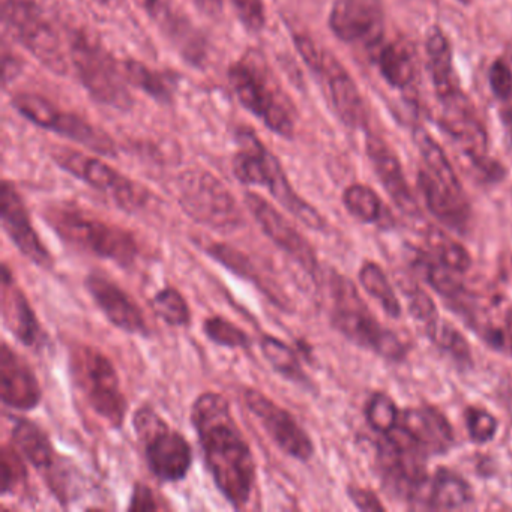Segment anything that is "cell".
<instances>
[{
    "mask_svg": "<svg viewBox=\"0 0 512 512\" xmlns=\"http://www.w3.org/2000/svg\"><path fill=\"white\" fill-rule=\"evenodd\" d=\"M191 424L215 487L233 508H245L256 485V461L230 401L218 392H203L191 407Z\"/></svg>",
    "mask_w": 512,
    "mask_h": 512,
    "instance_id": "obj_1",
    "label": "cell"
},
{
    "mask_svg": "<svg viewBox=\"0 0 512 512\" xmlns=\"http://www.w3.org/2000/svg\"><path fill=\"white\" fill-rule=\"evenodd\" d=\"M229 82L242 107L253 113L268 130L293 139L296 109L277 74L257 50H248L229 68Z\"/></svg>",
    "mask_w": 512,
    "mask_h": 512,
    "instance_id": "obj_2",
    "label": "cell"
},
{
    "mask_svg": "<svg viewBox=\"0 0 512 512\" xmlns=\"http://www.w3.org/2000/svg\"><path fill=\"white\" fill-rule=\"evenodd\" d=\"M238 151L233 157V175L241 184L263 187L271 196L301 221L308 229L325 230L326 220L313 205L302 199L289 182L278 158L260 142L250 128H241L236 134Z\"/></svg>",
    "mask_w": 512,
    "mask_h": 512,
    "instance_id": "obj_3",
    "label": "cell"
},
{
    "mask_svg": "<svg viewBox=\"0 0 512 512\" xmlns=\"http://www.w3.org/2000/svg\"><path fill=\"white\" fill-rule=\"evenodd\" d=\"M44 218L67 244L100 259L112 260L122 268L133 266L139 256V245L133 233L77 206H50Z\"/></svg>",
    "mask_w": 512,
    "mask_h": 512,
    "instance_id": "obj_4",
    "label": "cell"
},
{
    "mask_svg": "<svg viewBox=\"0 0 512 512\" xmlns=\"http://www.w3.org/2000/svg\"><path fill=\"white\" fill-rule=\"evenodd\" d=\"M331 325L356 346L371 350L389 361L406 356L403 341L394 332L380 325L356 290L355 284L343 275L332 272Z\"/></svg>",
    "mask_w": 512,
    "mask_h": 512,
    "instance_id": "obj_5",
    "label": "cell"
},
{
    "mask_svg": "<svg viewBox=\"0 0 512 512\" xmlns=\"http://www.w3.org/2000/svg\"><path fill=\"white\" fill-rule=\"evenodd\" d=\"M74 71L83 88L97 103L116 110H130L133 97L124 68L91 32L83 28L68 31Z\"/></svg>",
    "mask_w": 512,
    "mask_h": 512,
    "instance_id": "obj_6",
    "label": "cell"
},
{
    "mask_svg": "<svg viewBox=\"0 0 512 512\" xmlns=\"http://www.w3.org/2000/svg\"><path fill=\"white\" fill-rule=\"evenodd\" d=\"M71 376L88 406L110 427H124L128 401L121 379L109 356L88 344L74 346L70 352Z\"/></svg>",
    "mask_w": 512,
    "mask_h": 512,
    "instance_id": "obj_7",
    "label": "cell"
},
{
    "mask_svg": "<svg viewBox=\"0 0 512 512\" xmlns=\"http://www.w3.org/2000/svg\"><path fill=\"white\" fill-rule=\"evenodd\" d=\"M133 425L152 475L161 482L184 481L193 466V448L187 437L149 404L134 412Z\"/></svg>",
    "mask_w": 512,
    "mask_h": 512,
    "instance_id": "obj_8",
    "label": "cell"
},
{
    "mask_svg": "<svg viewBox=\"0 0 512 512\" xmlns=\"http://www.w3.org/2000/svg\"><path fill=\"white\" fill-rule=\"evenodd\" d=\"M439 125L458 146L475 172L476 178L496 184L505 178L506 170L488 154V136L476 115L475 107L461 89L440 98Z\"/></svg>",
    "mask_w": 512,
    "mask_h": 512,
    "instance_id": "obj_9",
    "label": "cell"
},
{
    "mask_svg": "<svg viewBox=\"0 0 512 512\" xmlns=\"http://www.w3.org/2000/svg\"><path fill=\"white\" fill-rule=\"evenodd\" d=\"M293 43L305 65L325 88L326 97L329 98V103L340 121L352 130L367 127L364 100L359 94L355 80L350 77L340 61L308 35H293Z\"/></svg>",
    "mask_w": 512,
    "mask_h": 512,
    "instance_id": "obj_10",
    "label": "cell"
},
{
    "mask_svg": "<svg viewBox=\"0 0 512 512\" xmlns=\"http://www.w3.org/2000/svg\"><path fill=\"white\" fill-rule=\"evenodd\" d=\"M2 19L11 37L56 76H67L68 59L58 32L37 0H2Z\"/></svg>",
    "mask_w": 512,
    "mask_h": 512,
    "instance_id": "obj_11",
    "label": "cell"
},
{
    "mask_svg": "<svg viewBox=\"0 0 512 512\" xmlns=\"http://www.w3.org/2000/svg\"><path fill=\"white\" fill-rule=\"evenodd\" d=\"M179 205L185 214L218 232H233L244 223L229 188L208 170H187L179 176Z\"/></svg>",
    "mask_w": 512,
    "mask_h": 512,
    "instance_id": "obj_12",
    "label": "cell"
},
{
    "mask_svg": "<svg viewBox=\"0 0 512 512\" xmlns=\"http://www.w3.org/2000/svg\"><path fill=\"white\" fill-rule=\"evenodd\" d=\"M50 157L64 172L100 191L118 208L130 214L142 211L149 203L151 194L145 187L131 181L98 158L70 148H53Z\"/></svg>",
    "mask_w": 512,
    "mask_h": 512,
    "instance_id": "obj_13",
    "label": "cell"
},
{
    "mask_svg": "<svg viewBox=\"0 0 512 512\" xmlns=\"http://www.w3.org/2000/svg\"><path fill=\"white\" fill-rule=\"evenodd\" d=\"M14 109L32 124L67 137L89 151L106 157H116V143L106 131L95 127L74 112H67L47 98L31 92H20L11 98Z\"/></svg>",
    "mask_w": 512,
    "mask_h": 512,
    "instance_id": "obj_14",
    "label": "cell"
},
{
    "mask_svg": "<svg viewBox=\"0 0 512 512\" xmlns=\"http://www.w3.org/2000/svg\"><path fill=\"white\" fill-rule=\"evenodd\" d=\"M11 437L14 445L22 452L26 461L32 464L43 476L58 502L67 505L70 502V467L62 464L61 455L56 452L49 434L28 418L10 416Z\"/></svg>",
    "mask_w": 512,
    "mask_h": 512,
    "instance_id": "obj_15",
    "label": "cell"
},
{
    "mask_svg": "<svg viewBox=\"0 0 512 512\" xmlns=\"http://www.w3.org/2000/svg\"><path fill=\"white\" fill-rule=\"evenodd\" d=\"M247 409L256 416L272 442L289 457L307 463L314 455V443L298 419L257 389L244 392Z\"/></svg>",
    "mask_w": 512,
    "mask_h": 512,
    "instance_id": "obj_16",
    "label": "cell"
},
{
    "mask_svg": "<svg viewBox=\"0 0 512 512\" xmlns=\"http://www.w3.org/2000/svg\"><path fill=\"white\" fill-rule=\"evenodd\" d=\"M244 203L262 232L316 280L320 272L316 251L307 238L296 229L295 224L290 223L283 212L278 211L272 203L253 191L244 194Z\"/></svg>",
    "mask_w": 512,
    "mask_h": 512,
    "instance_id": "obj_17",
    "label": "cell"
},
{
    "mask_svg": "<svg viewBox=\"0 0 512 512\" xmlns=\"http://www.w3.org/2000/svg\"><path fill=\"white\" fill-rule=\"evenodd\" d=\"M329 29L346 44L371 49L385 40L382 0H335L329 13Z\"/></svg>",
    "mask_w": 512,
    "mask_h": 512,
    "instance_id": "obj_18",
    "label": "cell"
},
{
    "mask_svg": "<svg viewBox=\"0 0 512 512\" xmlns=\"http://www.w3.org/2000/svg\"><path fill=\"white\" fill-rule=\"evenodd\" d=\"M161 34L178 50L179 55L194 67H203L208 59L205 37L190 17L173 0H134Z\"/></svg>",
    "mask_w": 512,
    "mask_h": 512,
    "instance_id": "obj_19",
    "label": "cell"
},
{
    "mask_svg": "<svg viewBox=\"0 0 512 512\" xmlns=\"http://www.w3.org/2000/svg\"><path fill=\"white\" fill-rule=\"evenodd\" d=\"M0 205H2V227L11 239L17 250L31 260L34 265L44 269H52L53 257L47 250L40 235L34 229L31 214L26 208L25 200L17 191L16 185L11 181L2 182L0 191Z\"/></svg>",
    "mask_w": 512,
    "mask_h": 512,
    "instance_id": "obj_20",
    "label": "cell"
},
{
    "mask_svg": "<svg viewBox=\"0 0 512 512\" xmlns=\"http://www.w3.org/2000/svg\"><path fill=\"white\" fill-rule=\"evenodd\" d=\"M85 287L101 313L115 328L125 334L151 337V328L142 308L115 281L100 272H92L86 277Z\"/></svg>",
    "mask_w": 512,
    "mask_h": 512,
    "instance_id": "obj_21",
    "label": "cell"
},
{
    "mask_svg": "<svg viewBox=\"0 0 512 512\" xmlns=\"http://www.w3.org/2000/svg\"><path fill=\"white\" fill-rule=\"evenodd\" d=\"M0 398L5 407L29 412L43 400V389L29 362L8 343L0 347Z\"/></svg>",
    "mask_w": 512,
    "mask_h": 512,
    "instance_id": "obj_22",
    "label": "cell"
},
{
    "mask_svg": "<svg viewBox=\"0 0 512 512\" xmlns=\"http://www.w3.org/2000/svg\"><path fill=\"white\" fill-rule=\"evenodd\" d=\"M2 320L5 328L23 346L31 349L44 346L46 334L41 328L37 313L7 263L2 265Z\"/></svg>",
    "mask_w": 512,
    "mask_h": 512,
    "instance_id": "obj_23",
    "label": "cell"
},
{
    "mask_svg": "<svg viewBox=\"0 0 512 512\" xmlns=\"http://www.w3.org/2000/svg\"><path fill=\"white\" fill-rule=\"evenodd\" d=\"M365 149H367L368 158L373 164L374 172H376L380 184L383 185L395 206L401 212H404L407 217H421V209H419L415 196H413L412 190L407 184L403 167H401L400 160H398L394 151L374 134H368Z\"/></svg>",
    "mask_w": 512,
    "mask_h": 512,
    "instance_id": "obj_24",
    "label": "cell"
},
{
    "mask_svg": "<svg viewBox=\"0 0 512 512\" xmlns=\"http://www.w3.org/2000/svg\"><path fill=\"white\" fill-rule=\"evenodd\" d=\"M418 187L428 211L439 223L457 233L469 230L472 209L464 191L452 190L424 167L418 172Z\"/></svg>",
    "mask_w": 512,
    "mask_h": 512,
    "instance_id": "obj_25",
    "label": "cell"
},
{
    "mask_svg": "<svg viewBox=\"0 0 512 512\" xmlns=\"http://www.w3.org/2000/svg\"><path fill=\"white\" fill-rule=\"evenodd\" d=\"M398 425L427 455L446 454L454 445L452 425L436 407H410L400 413Z\"/></svg>",
    "mask_w": 512,
    "mask_h": 512,
    "instance_id": "obj_26",
    "label": "cell"
},
{
    "mask_svg": "<svg viewBox=\"0 0 512 512\" xmlns=\"http://www.w3.org/2000/svg\"><path fill=\"white\" fill-rule=\"evenodd\" d=\"M371 61L379 68L383 79L395 89L409 88L415 80V55L403 40L377 44L368 52Z\"/></svg>",
    "mask_w": 512,
    "mask_h": 512,
    "instance_id": "obj_27",
    "label": "cell"
},
{
    "mask_svg": "<svg viewBox=\"0 0 512 512\" xmlns=\"http://www.w3.org/2000/svg\"><path fill=\"white\" fill-rule=\"evenodd\" d=\"M425 53H427V68L436 89L437 98L448 97L457 91V79H455L454 65H452V52L445 32L439 26H433L428 31L425 41Z\"/></svg>",
    "mask_w": 512,
    "mask_h": 512,
    "instance_id": "obj_28",
    "label": "cell"
},
{
    "mask_svg": "<svg viewBox=\"0 0 512 512\" xmlns=\"http://www.w3.org/2000/svg\"><path fill=\"white\" fill-rule=\"evenodd\" d=\"M424 506L428 509L463 508L473 500V491L466 479L449 469H439L428 481L424 494Z\"/></svg>",
    "mask_w": 512,
    "mask_h": 512,
    "instance_id": "obj_29",
    "label": "cell"
},
{
    "mask_svg": "<svg viewBox=\"0 0 512 512\" xmlns=\"http://www.w3.org/2000/svg\"><path fill=\"white\" fill-rule=\"evenodd\" d=\"M128 83L148 94L158 103H172L176 92V77L163 71H155L142 62L127 59L122 64Z\"/></svg>",
    "mask_w": 512,
    "mask_h": 512,
    "instance_id": "obj_30",
    "label": "cell"
},
{
    "mask_svg": "<svg viewBox=\"0 0 512 512\" xmlns=\"http://www.w3.org/2000/svg\"><path fill=\"white\" fill-rule=\"evenodd\" d=\"M260 350L272 368L289 382L299 386H310V377L302 368L298 353L274 335L265 334L260 338Z\"/></svg>",
    "mask_w": 512,
    "mask_h": 512,
    "instance_id": "obj_31",
    "label": "cell"
},
{
    "mask_svg": "<svg viewBox=\"0 0 512 512\" xmlns=\"http://www.w3.org/2000/svg\"><path fill=\"white\" fill-rule=\"evenodd\" d=\"M359 281H361L365 292L379 302L380 307L389 317L398 319L401 316V304L398 301L397 293L392 289L382 266L374 262H365L359 271Z\"/></svg>",
    "mask_w": 512,
    "mask_h": 512,
    "instance_id": "obj_32",
    "label": "cell"
},
{
    "mask_svg": "<svg viewBox=\"0 0 512 512\" xmlns=\"http://www.w3.org/2000/svg\"><path fill=\"white\" fill-rule=\"evenodd\" d=\"M418 260V269L424 275L425 281L449 301L461 302L466 299V289H464L463 281L458 278V272L446 268L439 260L430 259L428 256H421Z\"/></svg>",
    "mask_w": 512,
    "mask_h": 512,
    "instance_id": "obj_33",
    "label": "cell"
},
{
    "mask_svg": "<svg viewBox=\"0 0 512 512\" xmlns=\"http://www.w3.org/2000/svg\"><path fill=\"white\" fill-rule=\"evenodd\" d=\"M427 242L436 259L446 268L452 269L458 274H464L472 268L473 260L469 251L460 242L454 241L440 230H428Z\"/></svg>",
    "mask_w": 512,
    "mask_h": 512,
    "instance_id": "obj_34",
    "label": "cell"
},
{
    "mask_svg": "<svg viewBox=\"0 0 512 512\" xmlns=\"http://www.w3.org/2000/svg\"><path fill=\"white\" fill-rule=\"evenodd\" d=\"M343 203L349 214L362 223H379L382 218V200L367 185L353 184L347 187L343 193Z\"/></svg>",
    "mask_w": 512,
    "mask_h": 512,
    "instance_id": "obj_35",
    "label": "cell"
},
{
    "mask_svg": "<svg viewBox=\"0 0 512 512\" xmlns=\"http://www.w3.org/2000/svg\"><path fill=\"white\" fill-rule=\"evenodd\" d=\"M155 314L173 328H182L191 323V310L187 299L175 287H164L155 293L151 301Z\"/></svg>",
    "mask_w": 512,
    "mask_h": 512,
    "instance_id": "obj_36",
    "label": "cell"
},
{
    "mask_svg": "<svg viewBox=\"0 0 512 512\" xmlns=\"http://www.w3.org/2000/svg\"><path fill=\"white\" fill-rule=\"evenodd\" d=\"M203 334L217 346L227 349H250L253 340L235 323L223 316H212L203 322Z\"/></svg>",
    "mask_w": 512,
    "mask_h": 512,
    "instance_id": "obj_37",
    "label": "cell"
},
{
    "mask_svg": "<svg viewBox=\"0 0 512 512\" xmlns=\"http://www.w3.org/2000/svg\"><path fill=\"white\" fill-rule=\"evenodd\" d=\"M365 418L368 425L380 434H388L394 430L400 421V410L395 401L385 392L371 395L365 407Z\"/></svg>",
    "mask_w": 512,
    "mask_h": 512,
    "instance_id": "obj_38",
    "label": "cell"
},
{
    "mask_svg": "<svg viewBox=\"0 0 512 512\" xmlns=\"http://www.w3.org/2000/svg\"><path fill=\"white\" fill-rule=\"evenodd\" d=\"M428 337L443 350L452 356L458 364L472 365V353H470L469 343L466 338L454 328L445 322H437L430 331H427Z\"/></svg>",
    "mask_w": 512,
    "mask_h": 512,
    "instance_id": "obj_39",
    "label": "cell"
},
{
    "mask_svg": "<svg viewBox=\"0 0 512 512\" xmlns=\"http://www.w3.org/2000/svg\"><path fill=\"white\" fill-rule=\"evenodd\" d=\"M22 452L13 446L4 445L2 448V470H0V488L2 496L13 493L20 484L26 481L25 461Z\"/></svg>",
    "mask_w": 512,
    "mask_h": 512,
    "instance_id": "obj_40",
    "label": "cell"
},
{
    "mask_svg": "<svg viewBox=\"0 0 512 512\" xmlns=\"http://www.w3.org/2000/svg\"><path fill=\"white\" fill-rule=\"evenodd\" d=\"M464 419H466L467 433L472 442L482 445V443L490 442L496 436L499 422H497L496 416L488 410L476 406L467 407Z\"/></svg>",
    "mask_w": 512,
    "mask_h": 512,
    "instance_id": "obj_41",
    "label": "cell"
},
{
    "mask_svg": "<svg viewBox=\"0 0 512 512\" xmlns=\"http://www.w3.org/2000/svg\"><path fill=\"white\" fill-rule=\"evenodd\" d=\"M206 253L215 259V262L221 263L226 266L230 271L235 274L241 275L242 278H247L250 281H256L257 277L254 274V268L251 266L250 259L244 256V254L236 251L235 248L230 247L226 244H212L206 247Z\"/></svg>",
    "mask_w": 512,
    "mask_h": 512,
    "instance_id": "obj_42",
    "label": "cell"
},
{
    "mask_svg": "<svg viewBox=\"0 0 512 512\" xmlns=\"http://www.w3.org/2000/svg\"><path fill=\"white\" fill-rule=\"evenodd\" d=\"M407 299H409L410 314L425 326V331H430L440 320L433 299L418 286L407 292Z\"/></svg>",
    "mask_w": 512,
    "mask_h": 512,
    "instance_id": "obj_43",
    "label": "cell"
},
{
    "mask_svg": "<svg viewBox=\"0 0 512 512\" xmlns=\"http://www.w3.org/2000/svg\"><path fill=\"white\" fill-rule=\"evenodd\" d=\"M232 5L239 22L250 34H259L263 31L266 23L263 0H232Z\"/></svg>",
    "mask_w": 512,
    "mask_h": 512,
    "instance_id": "obj_44",
    "label": "cell"
},
{
    "mask_svg": "<svg viewBox=\"0 0 512 512\" xmlns=\"http://www.w3.org/2000/svg\"><path fill=\"white\" fill-rule=\"evenodd\" d=\"M347 494H349L350 500L356 508L361 511L368 512H382L385 511V506L380 502L379 497L374 491L367 490V488L358 487V485H350L347 488Z\"/></svg>",
    "mask_w": 512,
    "mask_h": 512,
    "instance_id": "obj_45",
    "label": "cell"
},
{
    "mask_svg": "<svg viewBox=\"0 0 512 512\" xmlns=\"http://www.w3.org/2000/svg\"><path fill=\"white\" fill-rule=\"evenodd\" d=\"M157 509H160V503H158L152 488L142 482H137L134 485L128 511H157Z\"/></svg>",
    "mask_w": 512,
    "mask_h": 512,
    "instance_id": "obj_46",
    "label": "cell"
},
{
    "mask_svg": "<svg viewBox=\"0 0 512 512\" xmlns=\"http://www.w3.org/2000/svg\"><path fill=\"white\" fill-rule=\"evenodd\" d=\"M499 101V118L502 121L503 128H505L506 136L512 143V86L502 95L497 98Z\"/></svg>",
    "mask_w": 512,
    "mask_h": 512,
    "instance_id": "obj_47",
    "label": "cell"
},
{
    "mask_svg": "<svg viewBox=\"0 0 512 512\" xmlns=\"http://www.w3.org/2000/svg\"><path fill=\"white\" fill-rule=\"evenodd\" d=\"M197 10L211 19H221L224 14V0H193Z\"/></svg>",
    "mask_w": 512,
    "mask_h": 512,
    "instance_id": "obj_48",
    "label": "cell"
},
{
    "mask_svg": "<svg viewBox=\"0 0 512 512\" xmlns=\"http://www.w3.org/2000/svg\"><path fill=\"white\" fill-rule=\"evenodd\" d=\"M100 4L109 5L112 4L113 0H97Z\"/></svg>",
    "mask_w": 512,
    "mask_h": 512,
    "instance_id": "obj_49",
    "label": "cell"
},
{
    "mask_svg": "<svg viewBox=\"0 0 512 512\" xmlns=\"http://www.w3.org/2000/svg\"><path fill=\"white\" fill-rule=\"evenodd\" d=\"M458 2H460V4H463V5H469L470 4V0H458Z\"/></svg>",
    "mask_w": 512,
    "mask_h": 512,
    "instance_id": "obj_50",
    "label": "cell"
}]
</instances>
